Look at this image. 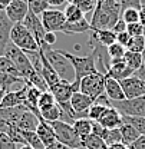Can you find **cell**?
Segmentation results:
<instances>
[{"label": "cell", "mask_w": 145, "mask_h": 149, "mask_svg": "<svg viewBox=\"0 0 145 149\" xmlns=\"http://www.w3.org/2000/svg\"><path fill=\"white\" fill-rule=\"evenodd\" d=\"M121 12L118 0H98L89 22L92 30H112L121 19Z\"/></svg>", "instance_id": "obj_1"}, {"label": "cell", "mask_w": 145, "mask_h": 149, "mask_svg": "<svg viewBox=\"0 0 145 149\" xmlns=\"http://www.w3.org/2000/svg\"><path fill=\"white\" fill-rule=\"evenodd\" d=\"M46 59L49 60V63L52 65V68L55 69V72L57 73V76L65 80L73 83L75 82V70H73L72 63L69 62V59L62 53V50H56V49H50L49 52H43Z\"/></svg>", "instance_id": "obj_2"}, {"label": "cell", "mask_w": 145, "mask_h": 149, "mask_svg": "<svg viewBox=\"0 0 145 149\" xmlns=\"http://www.w3.org/2000/svg\"><path fill=\"white\" fill-rule=\"evenodd\" d=\"M62 53L69 59V62L72 63L73 70H75V82L81 83V80L89 74H95L99 73L98 72V68H96V60H95V56L88 55V56H76L72 53H68V52H63Z\"/></svg>", "instance_id": "obj_3"}, {"label": "cell", "mask_w": 145, "mask_h": 149, "mask_svg": "<svg viewBox=\"0 0 145 149\" xmlns=\"http://www.w3.org/2000/svg\"><path fill=\"white\" fill-rule=\"evenodd\" d=\"M10 42L18 46L20 50L26 52H37L39 50V45H37L36 39L33 35L25 27L23 23H15L10 32Z\"/></svg>", "instance_id": "obj_4"}, {"label": "cell", "mask_w": 145, "mask_h": 149, "mask_svg": "<svg viewBox=\"0 0 145 149\" xmlns=\"http://www.w3.org/2000/svg\"><path fill=\"white\" fill-rule=\"evenodd\" d=\"M50 126L53 128L55 133H56V141L63 143L65 146L71 149L79 148L82 146V139L76 135V132L73 129L71 123H66L63 120H55V122H49Z\"/></svg>", "instance_id": "obj_5"}, {"label": "cell", "mask_w": 145, "mask_h": 149, "mask_svg": "<svg viewBox=\"0 0 145 149\" xmlns=\"http://www.w3.org/2000/svg\"><path fill=\"white\" fill-rule=\"evenodd\" d=\"M109 106L115 108L122 116H144L145 118V96L124 100H109Z\"/></svg>", "instance_id": "obj_6"}, {"label": "cell", "mask_w": 145, "mask_h": 149, "mask_svg": "<svg viewBox=\"0 0 145 149\" xmlns=\"http://www.w3.org/2000/svg\"><path fill=\"white\" fill-rule=\"evenodd\" d=\"M79 92L88 95L95 102L101 95L105 93V74L95 73L83 77L79 83Z\"/></svg>", "instance_id": "obj_7"}, {"label": "cell", "mask_w": 145, "mask_h": 149, "mask_svg": "<svg viewBox=\"0 0 145 149\" xmlns=\"http://www.w3.org/2000/svg\"><path fill=\"white\" fill-rule=\"evenodd\" d=\"M40 20H42V24L45 27L46 32H52V33H59L60 27L65 24L66 17L63 15V10H59V9H52L49 7L48 10H45L42 15H40Z\"/></svg>", "instance_id": "obj_8"}, {"label": "cell", "mask_w": 145, "mask_h": 149, "mask_svg": "<svg viewBox=\"0 0 145 149\" xmlns=\"http://www.w3.org/2000/svg\"><path fill=\"white\" fill-rule=\"evenodd\" d=\"M122 91L125 95V99H135V97H141L145 96V82L141 80L137 76H129L127 79L119 80Z\"/></svg>", "instance_id": "obj_9"}, {"label": "cell", "mask_w": 145, "mask_h": 149, "mask_svg": "<svg viewBox=\"0 0 145 149\" xmlns=\"http://www.w3.org/2000/svg\"><path fill=\"white\" fill-rule=\"evenodd\" d=\"M78 91H79V83L78 82L69 83V82H65V80H60L56 86L49 89V92L53 93L57 105L65 103V102H71L73 92H78Z\"/></svg>", "instance_id": "obj_10"}, {"label": "cell", "mask_w": 145, "mask_h": 149, "mask_svg": "<svg viewBox=\"0 0 145 149\" xmlns=\"http://www.w3.org/2000/svg\"><path fill=\"white\" fill-rule=\"evenodd\" d=\"M93 105V100L88 95L82 92H73L71 97V106H72L76 119H82V118H88V111Z\"/></svg>", "instance_id": "obj_11"}, {"label": "cell", "mask_w": 145, "mask_h": 149, "mask_svg": "<svg viewBox=\"0 0 145 149\" xmlns=\"http://www.w3.org/2000/svg\"><path fill=\"white\" fill-rule=\"evenodd\" d=\"M23 24H25V27L33 35V37L36 39L37 45H39V49H40V46L43 45V39H45V35H46V30H45V27H43V24H42V20L39 16H36L35 13H32V12H29L27 15H26V17L25 20L22 22Z\"/></svg>", "instance_id": "obj_12"}, {"label": "cell", "mask_w": 145, "mask_h": 149, "mask_svg": "<svg viewBox=\"0 0 145 149\" xmlns=\"http://www.w3.org/2000/svg\"><path fill=\"white\" fill-rule=\"evenodd\" d=\"M96 122L99 125H102L104 128H106V129H119L124 125L122 115L112 106H108Z\"/></svg>", "instance_id": "obj_13"}, {"label": "cell", "mask_w": 145, "mask_h": 149, "mask_svg": "<svg viewBox=\"0 0 145 149\" xmlns=\"http://www.w3.org/2000/svg\"><path fill=\"white\" fill-rule=\"evenodd\" d=\"M6 15L13 23H22L26 15L29 13V6L26 0H13L7 7H6Z\"/></svg>", "instance_id": "obj_14"}, {"label": "cell", "mask_w": 145, "mask_h": 149, "mask_svg": "<svg viewBox=\"0 0 145 149\" xmlns=\"http://www.w3.org/2000/svg\"><path fill=\"white\" fill-rule=\"evenodd\" d=\"M132 74H134V70L129 69L125 65L124 57H122V59H111V68L105 76L116 79V80H122V79H127Z\"/></svg>", "instance_id": "obj_15"}, {"label": "cell", "mask_w": 145, "mask_h": 149, "mask_svg": "<svg viewBox=\"0 0 145 149\" xmlns=\"http://www.w3.org/2000/svg\"><path fill=\"white\" fill-rule=\"evenodd\" d=\"M13 22L7 17L4 10H0V56H3V52L10 42V32L13 27Z\"/></svg>", "instance_id": "obj_16"}, {"label": "cell", "mask_w": 145, "mask_h": 149, "mask_svg": "<svg viewBox=\"0 0 145 149\" xmlns=\"http://www.w3.org/2000/svg\"><path fill=\"white\" fill-rule=\"evenodd\" d=\"M40 60H42V77H43V80L46 82V85H48V91L50 89V88H53L56 86L62 79L57 76V73L55 72V69L52 68V65L49 63V60L46 59V56L45 53L40 50Z\"/></svg>", "instance_id": "obj_17"}, {"label": "cell", "mask_w": 145, "mask_h": 149, "mask_svg": "<svg viewBox=\"0 0 145 149\" xmlns=\"http://www.w3.org/2000/svg\"><path fill=\"white\" fill-rule=\"evenodd\" d=\"M35 132L37 133V136H39V139L42 141V143L45 145V148H48V146L53 145L55 142H57L53 128H52L50 123L46 122V120H40Z\"/></svg>", "instance_id": "obj_18"}, {"label": "cell", "mask_w": 145, "mask_h": 149, "mask_svg": "<svg viewBox=\"0 0 145 149\" xmlns=\"http://www.w3.org/2000/svg\"><path fill=\"white\" fill-rule=\"evenodd\" d=\"M88 32H92L91 23L88 22V19H82L79 22H75V23H71V22H65V24L60 27L59 33H65V35H81V33H88Z\"/></svg>", "instance_id": "obj_19"}, {"label": "cell", "mask_w": 145, "mask_h": 149, "mask_svg": "<svg viewBox=\"0 0 145 149\" xmlns=\"http://www.w3.org/2000/svg\"><path fill=\"white\" fill-rule=\"evenodd\" d=\"M105 95L111 100H124L125 99V95H124L119 80L108 77V76H105Z\"/></svg>", "instance_id": "obj_20"}, {"label": "cell", "mask_w": 145, "mask_h": 149, "mask_svg": "<svg viewBox=\"0 0 145 149\" xmlns=\"http://www.w3.org/2000/svg\"><path fill=\"white\" fill-rule=\"evenodd\" d=\"M89 39L101 43L105 47H109L116 42V33L113 30H92Z\"/></svg>", "instance_id": "obj_21"}, {"label": "cell", "mask_w": 145, "mask_h": 149, "mask_svg": "<svg viewBox=\"0 0 145 149\" xmlns=\"http://www.w3.org/2000/svg\"><path fill=\"white\" fill-rule=\"evenodd\" d=\"M39 122H40V119L37 118L33 112L26 111L22 116H20L16 128L20 130H36Z\"/></svg>", "instance_id": "obj_22"}, {"label": "cell", "mask_w": 145, "mask_h": 149, "mask_svg": "<svg viewBox=\"0 0 145 149\" xmlns=\"http://www.w3.org/2000/svg\"><path fill=\"white\" fill-rule=\"evenodd\" d=\"M73 129L76 132V135L83 139L86 138L88 135L92 133V128H93V120H91L89 118H82V119H76L73 122Z\"/></svg>", "instance_id": "obj_23"}, {"label": "cell", "mask_w": 145, "mask_h": 149, "mask_svg": "<svg viewBox=\"0 0 145 149\" xmlns=\"http://www.w3.org/2000/svg\"><path fill=\"white\" fill-rule=\"evenodd\" d=\"M40 113V118L46 122H55V120H60V116H62V109L60 106L57 105V102L50 105V106H46V108H40L39 109Z\"/></svg>", "instance_id": "obj_24"}, {"label": "cell", "mask_w": 145, "mask_h": 149, "mask_svg": "<svg viewBox=\"0 0 145 149\" xmlns=\"http://www.w3.org/2000/svg\"><path fill=\"white\" fill-rule=\"evenodd\" d=\"M121 130V138H122V143H125L127 146H129L131 143H134L141 135L138 133V130L135 129L134 126H131L129 123H125L119 128Z\"/></svg>", "instance_id": "obj_25"}, {"label": "cell", "mask_w": 145, "mask_h": 149, "mask_svg": "<svg viewBox=\"0 0 145 149\" xmlns=\"http://www.w3.org/2000/svg\"><path fill=\"white\" fill-rule=\"evenodd\" d=\"M124 62H125V65L129 69H132L135 72V70H138L144 65V56H142V53L127 50L125 55H124Z\"/></svg>", "instance_id": "obj_26"}, {"label": "cell", "mask_w": 145, "mask_h": 149, "mask_svg": "<svg viewBox=\"0 0 145 149\" xmlns=\"http://www.w3.org/2000/svg\"><path fill=\"white\" fill-rule=\"evenodd\" d=\"M82 146L85 149H108V145L105 143V141L95 133H91L82 139Z\"/></svg>", "instance_id": "obj_27"}, {"label": "cell", "mask_w": 145, "mask_h": 149, "mask_svg": "<svg viewBox=\"0 0 145 149\" xmlns=\"http://www.w3.org/2000/svg\"><path fill=\"white\" fill-rule=\"evenodd\" d=\"M20 133H22L26 145L32 146L33 149H46L45 145L42 143V141L39 139V136H37V133L35 130H20Z\"/></svg>", "instance_id": "obj_28"}, {"label": "cell", "mask_w": 145, "mask_h": 149, "mask_svg": "<svg viewBox=\"0 0 145 149\" xmlns=\"http://www.w3.org/2000/svg\"><path fill=\"white\" fill-rule=\"evenodd\" d=\"M63 15H65V17H66V22H71V23L79 22V20H82V19H86L85 15H83L73 3H69V4L65 7Z\"/></svg>", "instance_id": "obj_29"}, {"label": "cell", "mask_w": 145, "mask_h": 149, "mask_svg": "<svg viewBox=\"0 0 145 149\" xmlns=\"http://www.w3.org/2000/svg\"><path fill=\"white\" fill-rule=\"evenodd\" d=\"M101 138L105 141L106 145H113V143H119L122 142V138H121V130L119 129H104Z\"/></svg>", "instance_id": "obj_30"}, {"label": "cell", "mask_w": 145, "mask_h": 149, "mask_svg": "<svg viewBox=\"0 0 145 149\" xmlns=\"http://www.w3.org/2000/svg\"><path fill=\"white\" fill-rule=\"evenodd\" d=\"M73 4L85 15V17L88 15H92L95 12V7H96V3L98 0H73Z\"/></svg>", "instance_id": "obj_31"}, {"label": "cell", "mask_w": 145, "mask_h": 149, "mask_svg": "<svg viewBox=\"0 0 145 149\" xmlns=\"http://www.w3.org/2000/svg\"><path fill=\"white\" fill-rule=\"evenodd\" d=\"M122 120L129 123L138 130L139 135H145V118L144 116H122Z\"/></svg>", "instance_id": "obj_32"}, {"label": "cell", "mask_w": 145, "mask_h": 149, "mask_svg": "<svg viewBox=\"0 0 145 149\" xmlns=\"http://www.w3.org/2000/svg\"><path fill=\"white\" fill-rule=\"evenodd\" d=\"M27 6H29V12L35 13L36 16H40L45 10L49 9V3L48 0H26Z\"/></svg>", "instance_id": "obj_33"}, {"label": "cell", "mask_w": 145, "mask_h": 149, "mask_svg": "<svg viewBox=\"0 0 145 149\" xmlns=\"http://www.w3.org/2000/svg\"><path fill=\"white\" fill-rule=\"evenodd\" d=\"M121 19L127 23H138L139 22V9H135V7H128L125 10L121 12Z\"/></svg>", "instance_id": "obj_34"}, {"label": "cell", "mask_w": 145, "mask_h": 149, "mask_svg": "<svg viewBox=\"0 0 145 149\" xmlns=\"http://www.w3.org/2000/svg\"><path fill=\"white\" fill-rule=\"evenodd\" d=\"M127 50L137 52V53H144L145 50V37L144 36H135L131 37L129 43L127 46Z\"/></svg>", "instance_id": "obj_35"}, {"label": "cell", "mask_w": 145, "mask_h": 149, "mask_svg": "<svg viewBox=\"0 0 145 149\" xmlns=\"http://www.w3.org/2000/svg\"><path fill=\"white\" fill-rule=\"evenodd\" d=\"M0 73H12L20 76L16 66L13 65V62L9 57H6V56H0Z\"/></svg>", "instance_id": "obj_36"}, {"label": "cell", "mask_w": 145, "mask_h": 149, "mask_svg": "<svg viewBox=\"0 0 145 149\" xmlns=\"http://www.w3.org/2000/svg\"><path fill=\"white\" fill-rule=\"evenodd\" d=\"M125 52H127V47H124L122 45H119L116 42L108 47V55L111 59H122Z\"/></svg>", "instance_id": "obj_37"}, {"label": "cell", "mask_w": 145, "mask_h": 149, "mask_svg": "<svg viewBox=\"0 0 145 149\" xmlns=\"http://www.w3.org/2000/svg\"><path fill=\"white\" fill-rule=\"evenodd\" d=\"M106 108H108V106H104V105H101V103L93 102V105H92L91 108H89V111H88V118H89L91 120H93V122H96Z\"/></svg>", "instance_id": "obj_38"}, {"label": "cell", "mask_w": 145, "mask_h": 149, "mask_svg": "<svg viewBox=\"0 0 145 149\" xmlns=\"http://www.w3.org/2000/svg\"><path fill=\"white\" fill-rule=\"evenodd\" d=\"M56 103V99H55L53 93L49 92V91H46V92H43L40 95V99H39V109L40 108H46V106H50V105H53Z\"/></svg>", "instance_id": "obj_39"}, {"label": "cell", "mask_w": 145, "mask_h": 149, "mask_svg": "<svg viewBox=\"0 0 145 149\" xmlns=\"http://www.w3.org/2000/svg\"><path fill=\"white\" fill-rule=\"evenodd\" d=\"M144 26L138 22V23H131V24H127V32L131 37L135 36H144Z\"/></svg>", "instance_id": "obj_40"}, {"label": "cell", "mask_w": 145, "mask_h": 149, "mask_svg": "<svg viewBox=\"0 0 145 149\" xmlns=\"http://www.w3.org/2000/svg\"><path fill=\"white\" fill-rule=\"evenodd\" d=\"M119 4H121V10H125L128 7L141 9V1L139 0H119Z\"/></svg>", "instance_id": "obj_41"}, {"label": "cell", "mask_w": 145, "mask_h": 149, "mask_svg": "<svg viewBox=\"0 0 145 149\" xmlns=\"http://www.w3.org/2000/svg\"><path fill=\"white\" fill-rule=\"evenodd\" d=\"M129 40H131V36L128 35V32H122V33H118V35H116V43L122 45L124 47L128 46Z\"/></svg>", "instance_id": "obj_42"}, {"label": "cell", "mask_w": 145, "mask_h": 149, "mask_svg": "<svg viewBox=\"0 0 145 149\" xmlns=\"http://www.w3.org/2000/svg\"><path fill=\"white\" fill-rule=\"evenodd\" d=\"M129 149H145V135H141L134 143H131L129 146H128Z\"/></svg>", "instance_id": "obj_43"}, {"label": "cell", "mask_w": 145, "mask_h": 149, "mask_svg": "<svg viewBox=\"0 0 145 149\" xmlns=\"http://www.w3.org/2000/svg\"><path fill=\"white\" fill-rule=\"evenodd\" d=\"M116 35L118 33H122V32H127V23L122 20V19H119L118 22H116V24L113 26V29H112Z\"/></svg>", "instance_id": "obj_44"}, {"label": "cell", "mask_w": 145, "mask_h": 149, "mask_svg": "<svg viewBox=\"0 0 145 149\" xmlns=\"http://www.w3.org/2000/svg\"><path fill=\"white\" fill-rule=\"evenodd\" d=\"M48 3H49V7H52V9H57V7H60V6H63L65 3H68L66 0H48Z\"/></svg>", "instance_id": "obj_45"}, {"label": "cell", "mask_w": 145, "mask_h": 149, "mask_svg": "<svg viewBox=\"0 0 145 149\" xmlns=\"http://www.w3.org/2000/svg\"><path fill=\"white\" fill-rule=\"evenodd\" d=\"M134 76L139 77L141 80H144V82H145V65H142L138 70H135V72H134Z\"/></svg>", "instance_id": "obj_46"}, {"label": "cell", "mask_w": 145, "mask_h": 149, "mask_svg": "<svg viewBox=\"0 0 145 149\" xmlns=\"http://www.w3.org/2000/svg\"><path fill=\"white\" fill-rule=\"evenodd\" d=\"M46 149H71L68 148V146H65L63 143H60V142H55L53 145H50V146H48Z\"/></svg>", "instance_id": "obj_47"}, {"label": "cell", "mask_w": 145, "mask_h": 149, "mask_svg": "<svg viewBox=\"0 0 145 149\" xmlns=\"http://www.w3.org/2000/svg\"><path fill=\"white\" fill-rule=\"evenodd\" d=\"M108 149H129V148H128L125 143L119 142V143H113V145H109Z\"/></svg>", "instance_id": "obj_48"}, {"label": "cell", "mask_w": 145, "mask_h": 149, "mask_svg": "<svg viewBox=\"0 0 145 149\" xmlns=\"http://www.w3.org/2000/svg\"><path fill=\"white\" fill-rule=\"evenodd\" d=\"M139 23L145 27V6L139 9Z\"/></svg>", "instance_id": "obj_49"}, {"label": "cell", "mask_w": 145, "mask_h": 149, "mask_svg": "<svg viewBox=\"0 0 145 149\" xmlns=\"http://www.w3.org/2000/svg\"><path fill=\"white\" fill-rule=\"evenodd\" d=\"M13 0H0V10H6V7L12 3Z\"/></svg>", "instance_id": "obj_50"}, {"label": "cell", "mask_w": 145, "mask_h": 149, "mask_svg": "<svg viewBox=\"0 0 145 149\" xmlns=\"http://www.w3.org/2000/svg\"><path fill=\"white\" fill-rule=\"evenodd\" d=\"M6 91H3V89H0V103L3 102V99H4V96H6Z\"/></svg>", "instance_id": "obj_51"}, {"label": "cell", "mask_w": 145, "mask_h": 149, "mask_svg": "<svg viewBox=\"0 0 145 149\" xmlns=\"http://www.w3.org/2000/svg\"><path fill=\"white\" fill-rule=\"evenodd\" d=\"M18 149H33L32 146H29V145H20V148Z\"/></svg>", "instance_id": "obj_52"}, {"label": "cell", "mask_w": 145, "mask_h": 149, "mask_svg": "<svg viewBox=\"0 0 145 149\" xmlns=\"http://www.w3.org/2000/svg\"><path fill=\"white\" fill-rule=\"evenodd\" d=\"M139 1H141V7H144L145 6V0H139Z\"/></svg>", "instance_id": "obj_53"}, {"label": "cell", "mask_w": 145, "mask_h": 149, "mask_svg": "<svg viewBox=\"0 0 145 149\" xmlns=\"http://www.w3.org/2000/svg\"><path fill=\"white\" fill-rule=\"evenodd\" d=\"M75 149H85L83 146H79V148H75Z\"/></svg>", "instance_id": "obj_54"}, {"label": "cell", "mask_w": 145, "mask_h": 149, "mask_svg": "<svg viewBox=\"0 0 145 149\" xmlns=\"http://www.w3.org/2000/svg\"><path fill=\"white\" fill-rule=\"evenodd\" d=\"M66 1H68V3H72L73 0H66Z\"/></svg>", "instance_id": "obj_55"}, {"label": "cell", "mask_w": 145, "mask_h": 149, "mask_svg": "<svg viewBox=\"0 0 145 149\" xmlns=\"http://www.w3.org/2000/svg\"><path fill=\"white\" fill-rule=\"evenodd\" d=\"M144 65H145V57H144Z\"/></svg>", "instance_id": "obj_56"}, {"label": "cell", "mask_w": 145, "mask_h": 149, "mask_svg": "<svg viewBox=\"0 0 145 149\" xmlns=\"http://www.w3.org/2000/svg\"><path fill=\"white\" fill-rule=\"evenodd\" d=\"M0 89H1V88H0Z\"/></svg>", "instance_id": "obj_57"}]
</instances>
